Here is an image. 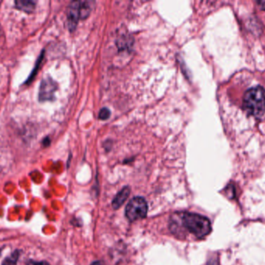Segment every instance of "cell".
<instances>
[{"label": "cell", "instance_id": "7a4b0ae2", "mask_svg": "<svg viewBox=\"0 0 265 265\" xmlns=\"http://www.w3.org/2000/svg\"><path fill=\"white\" fill-rule=\"evenodd\" d=\"M181 218L184 228L197 238H203L212 230L210 222L205 216L184 212L181 215Z\"/></svg>", "mask_w": 265, "mask_h": 265}, {"label": "cell", "instance_id": "4fadbf2b", "mask_svg": "<svg viewBox=\"0 0 265 265\" xmlns=\"http://www.w3.org/2000/svg\"><path fill=\"white\" fill-rule=\"evenodd\" d=\"M207 265H218L217 260L216 259H211L208 262Z\"/></svg>", "mask_w": 265, "mask_h": 265}, {"label": "cell", "instance_id": "277c9868", "mask_svg": "<svg viewBox=\"0 0 265 265\" xmlns=\"http://www.w3.org/2000/svg\"><path fill=\"white\" fill-rule=\"evenodd\" d=\"M58 90V84L50 76H47L41 81L39 90V101L41 102L53 101L55 99V92Z\"/></svg>", "mask_w": 265, "mask_h": 265}, {"label": "cell", "instance_id": "8992f818", "mask_svg": "<svg viewBox=\"0 0 265 265\" xmlns=\"http://www.w3.org/2000/svg\"><path fill=\"white\" fill-rule=\"evenodd\" d=\"M130 194V188L129 187H123V189L118 193L112 201V208L114 209H118L124 203L125 201L127 199Z\"/></svg>", "mask_w": 265, "mask_h": 265}, {"label": "cell", "instance_id": "5b68a950", "mask_svg": "<svg viewBox=\"0 0 265 265\" xmlns=\"http://www.w3.org/2000/svg\"><path fill=\"white\" fill-rule=\"evenodd\" d=\"M67 19L69 30L71 32L74 31L80 20V1H75L69 5Z\"/></svg>", "mask_w": 265, "mask_h": 265}, {"label": "cell", "instance_id": "9c48e42d", "mask_svg": "<svg viewBox=\"0 0 265 265\" xmlns=\"http://www.w3.org/2000/svg\"><path fill=\"white\" fill-rule=\"evenodd\" d=\"M132 45V41L130 37H127V36H123L120 37L117 41L118 48L120 50L127 49L130 48V47Z\"/></svg>", "mask_w": 265, "mask_h": 265}, {"label": "cell", "instance_id": "9a60e30c", "mask_svg": "<svg viewBox=\"0 0 265 265\" xmlns=\"http://www.w3.org/2000/svg\"><path fill=\"white\" fill-rule=\"evenodd\" d=\"M91 265H101V262H95V263H93Z\"/></svg>", "mask_w": 265, "mask_h": 265}, {"label": "cell", "instance_id": "52a82bcc", "mask_svg": "<svg viewBox=\"0 0 265 265\" xmlns=\"http://www.w3.org/2000/svg\"><path fill=\"white\" fill-rule=\"evenodd\" d=\"M15 5L18 9L26 12H31L35 9L36 2L34 1H16Z\"/></svg>", "mask_w": 265, "mask_h": 265}, {"label": "cell", "instance_id": "3957f363", "mask_svg": "<svg viewBox=\"0 0 265 265\" xmlns=\"http://www.w3.org/2000/svg\"><path fill=\"white\" fill-rule=\"evenodd\" d=\"M148 204L144 198L135 197L129 202L126 208V216L131 222L144 219L148 214Z\"/></svg>", "mask_w": 265, "mask_h": 265}, {"label": "cell", "instance_id": "5bb4252c", "mask_svg": "<svg viewBox=\"0 0 265 265\" xmlns=\"http://www.w3.org/2000/svg\"><path fill=\"white\" fill-rule=\"evenodd\" d=\"M258 5H259V7H260L261 9L265 10V1H261V2H258Z\"/></svg>", "mask_w": 265, "mask_h": 265}, {"label": "cell", "instance_id": "30bf717a", "mask_svg": "<svg viewBox=\"0 0 265 265\" xmlns=\"http://www.w3.org/2000/svg\"><path fill=\"white\" fill-rule=\"evenodd\" d=\"M20 252L19 251H16L8 258H5L2 262V265H16L19 260Z\"/></svg>", "mask_w": 265, "mask_h": 265}, {"label": "cell", "instance_id": "ba28073f", "mask_svg": "<svg viewBox=\"0 0 265 265\" xmlns=\"http://www.w3.org/2000/svg\"><path fill=\"white\" fill-rule=\"evenodd\" d=\"M91 5L88 1H80V20H86L89 16Z\"/></svg>", "mask_w": 265, "mask_h": 265}, {"label": "cell", "instance_id": "6da1fadb", "mask_svg": "<svg viewBox=\"0 0 265 265\" xmlns=\"http://www.w3.org/2000/svg\"><path fill=\"white\" fill-rule=\"evenodd\" d=\"M243 106L245 112L251 116L260 119L265 112V91L263 87H252L244 97Z\"/></svg>", "mask_w": 265, "mask_h": 265}, {"label": "cell", "instance_id": "8fae6325", "mask_svg": "<svg viewBox=\"0 0 265 265\" xmlns=\"http://www.w3.org/2000/svg\"><path fill=\"white\" fill-rule=\"evenodd\" d=\"M111 112L108 108H103L101 109L100 112L98 114V119L101 120H107L110 117Z\"/></svg>", "mask_w": 265, "mask_h": 265}, {"label": "cell", "instance_id": "7c38bea8", "mask_svg": "<svg viewBox=\"0 0 265 265\" xmlns=\"http://www.w3.org/2000/svg\"><path fill=\"white\" fill-rule=\"evenodd\" d=\"M26 265H50L48 262H36V261L30 260L27 262Z\"/></svg>", "mask_w": 265, "mask_h": 265}]
</instances>
